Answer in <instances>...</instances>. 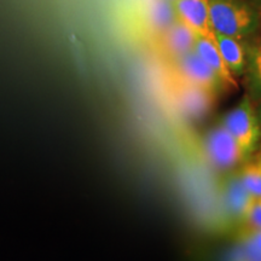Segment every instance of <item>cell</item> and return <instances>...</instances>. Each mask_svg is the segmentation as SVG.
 Returning <instances> with one entry per match:
<instances>
[{
	"label": "cell",
	"mask_w": 261,
	"mask_h": 261,
	"mask_svg": "<svg viewBox=\"0 0 261 261\" xmlns=\"http://www.w3.org/2000/svg\"><path fill=\"white\" fill-rule=\"evenodd\" d=\"M177 21L174 5L169 0H152L148 9V22L152 29L165 32Z\"/></svg>",
	"instance_id": "cell-12"
},
{
	"label": "cell",
	"mask_w": 261,
	"mask_h": 261,
	"mask_svg": "<svg viewBox=\"0 0 261 261\" xmlns=\"http://www.w3.org/2000/svg\"><path fill=\"white\" fill-rule=\"evenodd\" d=\"M194 51L210 65V68L214 71L215 75L219 77L223 89L237 90L238 83L237 77L228 69L226 62L221 56L217 42L210 39L197 37L195 41Z\"/></svg>",
	"instance_id": "cell-7"
},
{
	"label": "cell",
	"mask_w": 261,
	"mask_h": 261,
	"mask_svg": "<svg viewBox=\"0 0 261 261\" xmlns=\"http://www.w3.org/2000/svg\"><path fill=\"white\" fill-rule=\"evenodd\" d=\"M177 18L187 24L197 37L217 42L211 23L208 0H178L173 3Z\"/></svg>",
	"instance_id": "cell-5"
},
{
	"label": "cell",
	"mask_w": 261,
	"mask_h": 261,
	"mask_svg": "<svg viewBox=\"0 0 261 261\" xmlns=\"http://www.w3.org/2000/svg\"><path fill=\"white\" fill-rule=\"evenodd\" d=\"M243 187L252 197L261 198V166L256 161L244 162L237 172Z\"/></svg>",
	"instance_id": "cell-13"
},
{
	"label": "cell",
	"mask_w": 261,
	"mask_h": 261,
	"mask_svg": "<svg viewBox=\"0 0 261 261\" xmlns=\"http://www.w3.org/2000/svg\"><path fill=\"white\" fill-rule=\"evenodd\" d=\"M259 119H260V125H261V113H260V117H259Z\"/></svg>",
	"instance_id": "cell-19"
},
{
	"label": "cell",
	"mask_w": 261,
	"mask_h": 261,
	"mask_svg": "<svg viewBox=\"0 0 261 261\" xmlns=\"http://www.w3.org/2000/svg\"><path fill=\"white\" fill-rule=\"evenodd\" d=\"M169 2H172V3H175V2H178V0H169Z\"/></svg>",
	"instance_id": "cell-18"
},
{
	"label": "cell",
	"mask_w": 261,
	"mask_h": 261,
	"mask_svg": "<svg viewBox=\"0 0 261 261\" xmlns=\"http://www.w3.org/2000/svg\"><path fill=\"white\" fill-rule=\"evenodd\" d=\"M204 148L210 161L219 169H232L247 160L236 139L221 123L207 133Z\"/></svg>",
	"instance_id": "cell-3"
},
{
	"label": "cell",
	"mask_w": 261,
	"mask_h": 261,
	"mask_svg": "<svg viewBox=\"0 0 261 261\" xmlns=\"http://www.w3.org/2000/svg\"><path fill=\"white\" fill-rule=\"evenodd\" d=\"M221 125L236 139L246 159L255 151L261 139V125L249 94H244L237 106L225 114Z\"/></svg>",
	"instance_id": "cell-2"
},
{
	"label": "cell",
	"mask_w": 261,
	"mask_h": 261,
	"mask_svg": "<svg viewBox=\"0 0 261 261\" xmlns=\"http://www.w3.org/2000/svg\"><path fill=\"white\" fill-rule=\"evenodd\" d=\"M215 38H217L218 48L231 73L236 77L243 75L246 70L247 51L241 40L221 34H215Z\"/></svg>",
	"instance_id": "cell-10"
},
{
	"label": "cell",
	"mask_w": 261,
	"mask_h": 261,
	"mask_svg": "<svg viewBox=\"0 0 261 261\" xmlns=\"http://www.w3.org/2000/svg\"><path fill=\"white\" fill-rule=\"evenodd\" d=\"M217 93L189 84H178L177 100L179 108L191 119H200L207 115L213 107Z\"/></svg>",
	"instance_id": "cell-6"
},
{
	"label": "cell",
	"mask_w": 261,
	"mask_h": 261,
	"mask_svg": "<svg viewBox=\"0 0 261 261\" xmlns=\"http://www.w3.org/2000/svg\"><path fill=\"white\" fill-rule=\"evenodd\" d=\"M211 23L215 34L234 39L248 37L257 27V16L252 8L238 0H208Z\"/></svg>",
	"instance_id": "cell-1"
},
{
	"label": "cell",
	"mask_w": 261,
	"mask_h": 261,
	"mask_svg": "<svg viewBox=\"0 0 261 261\" xmlns=\"http://www.w3.org/2000/svg\"><path fill=\"white\" fill-rule=\"evenodd\" d=\"M247 63L244 73L247 75L248 90L252 99H261V42L246 48Z\"/></svg>",
	"instance_id": "cell-11"
},
{
	"label": "cell",
	"mask_w": 261,
	"mask_h": 261,
	"mask_svg": "<svg viewBox=\"0 0 261 261\" xmlns=\"http://www.w3.org/2000/svg\"><path fill=\"white\" fill-rule=\"evenodd\" d=\"M254 4L259 10H261V0H254Z\"/></svg>",
	"instance_id": "cell-17"
},
{
	"label": "cell",
	"mask_w": 261,
	"mask_h": 261,
	"mask_svg": "<svg viewBox=\"0 0 261 261\" xmlns=\"http://www.w3.org/2000/svg\"><path fill=\"white\" fill-rule=\"evenodd\" d=\"M238 238L249 242L254 248H256V249L261 253V230L242 227V230L238 233Z\"/></svg>",
	"instance_id": "cell-15"
},
{
	"label": "cell",
	"mask_w": 261,
	"mask_h": 261,
	"mask_svg": "<svg viewBox=\"0 0 261 261\" xmlns=\"http://www.w3.org/2000/svg\"><path fill=\"white\" fill-rule=\"evenodd\" d=\"M175 70L179 83L194 85L213 93L223 89L219 77L194 50L175 60Z\"/></svg>",
	"instance_id": "cell-4"
},
{
	"label": "cell",
	"mask_w": 261,
	"mask_h": 261,
	"mask_svg": "<svg viewBox=\"0 0 261 261\" xmlns=\"http://www.w3.org/2000/svg\"><path fill=\"white\" fill-rule=\"evenodd\" d=\"M254 161H256L261 166V149L259 150V151H257V154L255 155V158H254Z\"/></svg>",
	"instance_id": "cell-16"
},
{
	"label": "cell",
	"mask_w": 261,
	"mask_h": 261,
	"mask_svg": "<svg viewBox=\"0 0 261 261\" xmlns=\"http://www.w3.org/2000/svg\"><path fill=\"white\" fill-rule=\"evenodd\" d=\"M196 38L197 35L177 18L171 27L163 32V47L167 55L177 60L194 50Z\"/></svg>",
	"instance_id": "cell-8"
},
{
	"label": "cell",
	"mask_w": 261,
	"mask_h": 261,
	"mask_svg": "<svg viewBox=\"0 0 261 261\" xmlns=\"http://www.w3.org/2000/svg\"><path fill=\"white\" fill-rule=\"evenodd\" d=\"M242 223L243 227L261 230V198H252Z\"/></svg>",
	"instance_id": "cell-14"
},
{
	"label": "cell",
	"mask_w": 261,
	"mask_h": 261,
	"mask_svg": "<svg viewBox=\"0 0 261 261\" xmlns=\"http://www.w3.org/2000/svg\"><path fill=\"white\" fill-rule=\"evenodd\" d=\"M224 196L228 213L234 218V220L242 223L253 197L244 189L238 173H234L226 179L224 184Z\"/></svg>",
	"instance_id": "cell-9"
}]
</instances>
